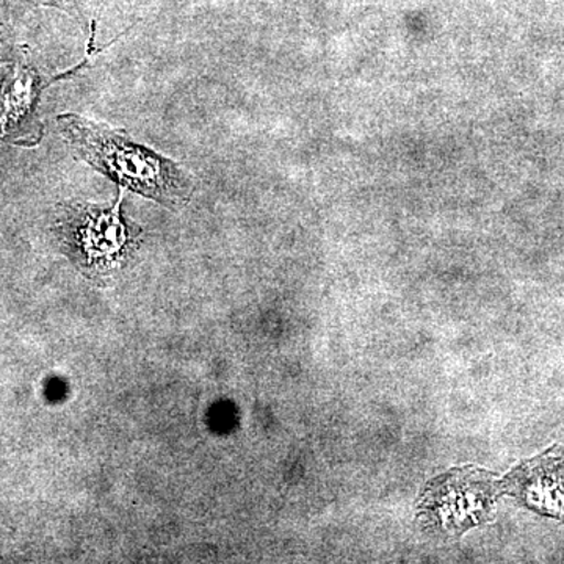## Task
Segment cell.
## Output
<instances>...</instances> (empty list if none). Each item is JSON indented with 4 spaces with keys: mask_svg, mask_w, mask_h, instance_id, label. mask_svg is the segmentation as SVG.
Returning <instances> with one entry per match:
<instances>
[{
    "mask_svg": "<svg viewBox=\"0 0 564 564\" xmlns=\"http://www.w3.org/2000/svg\"><path fill=\"white\" fill-rule=\"evenodd\" d=\"M57 121L77 158L126 191L139 193L170 209L191 199V174L172 159L137 143L126 132L77 113L61 115Z\"/></svg>",
    "mask_w": 564,
    "mask_h": 564,
    "instance_id": "obj_1",
    "label": "cell"
},
{
    "mask_svg": "<svg viewBox=\"0 0 564 564\" xmlns=\"http://www.w3.org/2000/svg\"><path fill=\"white\" fill-rule=\"evenodd\" d=\"M61 232L73 261L93 280L113 276L135 251V231L122 217L121 198L109 207L88 203L66 207Z\"/></svg>",
    "mask_w": 564,
    "mask_h": 564,
    "instance_id": "obj_2",
    "label": "cell"
},
{
    "mask_svg": "<svg viewBox=\"0 0 564 564\" xmlns=\"http://www.w3.org/2000/svg\"><path fill=\"white\" fill-rule=\"evenodd\" d=\"M496 485L485 474H454L437 481L422 510L434 524L447 532H458L489 518Z\"/></svg>",
    "mask_w": 564,
    "mask_h": 564,
    "instance_id": "obj_3",
    "label": "cell"
},
{
    "mask_svg": "<svg viewBox=\"0 0 564 564\" xmlns=\"http://www.w3.org/2000/svg\"><path fill=\"white\" fill-rule=\"evenodd\" d=\"M505 489L533 510L564 521L563 448H554L516 469Z\"/></svg>",
    "mask_w": 564,
    "mask_h": 564,
    "instance_id": "obj_4",
    "label": "cell"
},
{
    "mask_svg": "<svg viewBox=\"0 0 564 564\" xmlns=\"http://www.w3.org/2000/svg\"><path fill=\"white\" fill-rule=\"evenodd\" d=\"M35 74L25 68H20L11 74L0 96V129L14 131L24 118L29 117L36 98Z\"/></svg>",
    "mask_w": 564,
    "mask_h": 564,
    "instance_id": "obj_5",
    "label": "cell"
},
{
    "mask_svg": "<svg viewBox=\"0 0 564 564\" xmlns=\"http://www.w3.org/2000/svg\"><path fill=\"white\" fill-rule=\"evenodd\" d=\"M40 2H44V3H61V6H62V2H70V0H40Z\"/></svg>",
    "mask_w": 564,
    "mask_h": 564,
    "instance_id": "obj_6",
    "label": "cell"
}]
</instances>
